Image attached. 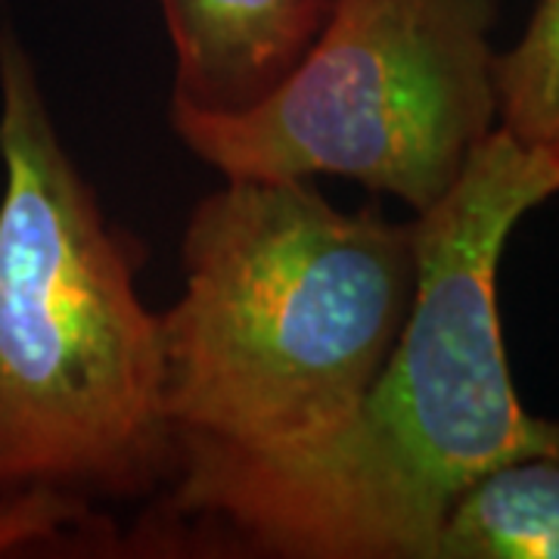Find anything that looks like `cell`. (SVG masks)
<instances>
[{
	"mask_svg": "<svg viewBox=\"0 0 559 559\" xmlns=\"http://www.w3.org/2000/svg\"><path fill=\"white\" fill-rule=\"evenodd\" d=\"M554 193L557 153L495 128L414 218V301L358 411L277 454L178 444L159 522L255 557L432 559L473 481L559 448V419L532 417L516 395L498 311L503 246Z\"/></svg>",
	"mask_w": 559,
	"mask_h": 559,
	"instance_id": "1",
	"label": "cell"
},
{
	"mask_svg": "<svg viewBox=\"0 0 559 559\" xmlns=\"http://www.w3.org/2000/svg\"><path fill=\"white\" fill-rule=\"evenodd\" d=\"M0 554L91 544L100 503L162 498L178 473L162 318L143 246L66 153L38 72L0 32Z\"/></svg>",
	"mask_w": 559,
	"mask_h": 559,
	"instance_id": "2",
	"label": "cell"
},
{
	"mask_svg": "<svg viewBox=\"0 0 559 559\" xmlns=\"http://www.w3.org/2000/svg\"><path fill=\"white\" fill-rule=\"evenodd\" d=\"M159 314L178 444L277 454L340 429L417 289L414 221L340 212L311 178H227L183 230Z\"/></svg>",
	"mask_w": 559,
	"mask_h": 559,
	"instance_id": "3",
	"label": "cell"
},
{
	"mask_svg": "<svg viewBox=\"0 0 559 559\" xmlns=\"http://www.w3.org/2000/svg\"><path fill=\"white\" fill-rule=\"evenodd\" d=\"M498 0H336L271 97L237 116L171 106L224 178H336L426 212L498 128Z\"/></svg>",
	"mask_w": 559,
	"mask_h": 559,
	"instance_id": "4",
	"label": "cell"
},
{
	"mask_svg": "<svg viewBox=\"0 0 559 559\" xmlns=\"http://www.w3.org/2000/svg\"><path fill=\"white\" fill-rule=\"evenodd\" d=\"M175 47L171 106L237 116L271 97L336 0H159Z\"/></svg>",
	"mask_w": 559,
	"mask_h": 559,
	"instance_id": "5",
	"label": "cell"
},
{
	"mask_svg": "<svg viewBox=\"0 0 559 559\" xmlns=\"http://www.w3.org/2000/svg\"><path fill=\"white\" fill-rule=\"evenodd\" d=\"M432 559H559V448L473 481L441 522Z\"/></svg>",
	"mask_w": 559,
	"mask_h": 559,
	"instance_id": "6",
	"label": "cell"
},
{
	"mask_svg": "<svg viewBox=\"0 0 559 559\" xmlns=\"http://www.w3.org/2000/svg\"><path fill=\"white\" fill-rule=\"evenodd\" d=\"M498 128L559 156V0H538L522 38L498 53Z\"/></svg>",
	"mask_w": 559,
	"mask_h": 559,
	"instance_id": "7",
	"label": "cell"
}]
</instances>
